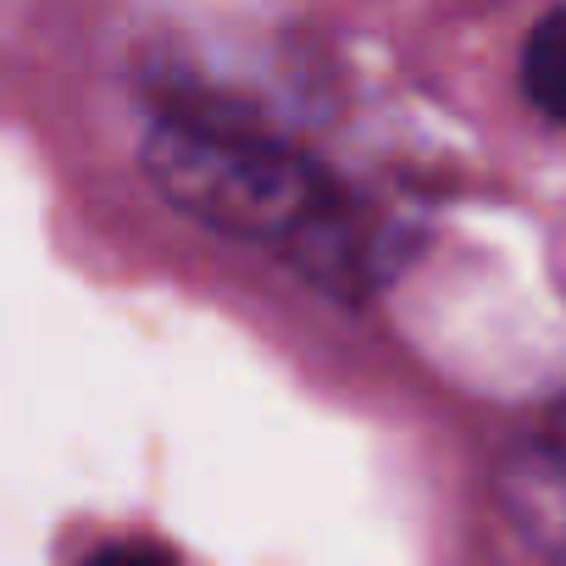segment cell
<instances>
[{
    "label": "cell",
    "mask_w": 566,
    "mask_h": 566,
    "mask_svg": "<svg viewBox=\"0 0 566 566\" xmlns=\"http://www.w3.org/2000/svg\"><path fill=\"white\" fill-rule=\"evenodd\" d=\"M145 178L167 206L233 239H290L328 200L306 156L189 117H167L145 134Z\"/></svg>",
    "instance_id": "6da1fadb"
},
{
    "label": "cell",
    "mask_w": 566,
    "mask_h": 566,
    "mask_svg": "<svg viewBox=\"0 0 566 566\" xmlns=\"http://www.w3.org/2000/svg\"><path fill=\"white\" fill-rule=\"evenodd\" d=\"M522 90L544 117L566 123V12H549L533 29V40L522 51Z\"/></svg>",
    "instance_id": "7a4b0ae2"
},
{
    "label": "cell",
    "mask_w": 566,
    "mask_h": 566,
    "mask_svg": "<svg viewBox=\"0 0 566 566\" xmlns=\"http://www.w3.org/2000/svg\"><path fill=\"white\" fill-rule=\"evenodd\" d=\"M555 467H560V478H566V417L555 422Z\"/></svg>",
    "instance_id": "3957f363"
}]
</instances>
